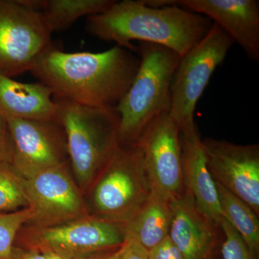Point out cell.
<instances>
[{"label":"cell","mask_w":259,"mask_h":259,"mask_svg":"<svg viewBox=\"0 0 259 259\" xmlns=\"http://www.w3.org/2000/svg\"><path fill=\"white\" fill-rule=\"evenodd\" d=\"M140 58L115 46L100 53H67L51 46L30 72L53 96L90 107H116L139 69Z\"/></svg>","instance_id":"obj_1"},{"label":"cell","mask_w":259,"mask_h":259,"mask_svg":"<svg viewBox=\"0 0 259 259\" xmlns=\"http://www.w3.org/2000/svg\"><path fill=\"white\" fill-rule=\"evenodd\" d=\"M213 22L177 5L155 8L144 0L116 1L101 14L87 18L86 30L105 41L138 51L133 40L158 44L183 56L200 42Z\"/></svg>","instance_id":"obj_2"},{"label":"cell","mask_w":259,"mask_h":259,"mask_svg":"<svg viewBox=\"0 0 259 259\" xmlns=\"http://www.w3.org/2000/svg\"><path fill=\"white\" fill-rule=\"evenodd\" d=\"M139 69L116 107L120 117L119 145L136 146L171 103V86L182 56L168 48L140 42Z\"/></svg>","instance_id":"obj_3"},{"label":"cell","mask_w":259,"mask_h":259,"mask_svg":"<svg viewBox=\"0 0 259 259\" xmlns=\"http://www.w3.org/2000/svg\"><path fill=\"white\" fill-rule=\"evenodd\" d=\"M66 135L68 160L85 193L119 145L120 117L116 107L85 106L54 97Z\"/></svg>","instance_id":"obj_4"},{"label":"cell","mask_w":259,"mask_h":259,"mask_svg":"<svg viewBox=\"0 0 259 259\" xmlns=\"http://www.w3.org/2000/svg\"><path fill=\"white\" fill-rule=\"evenodd\" d=\"M151 190L141 148L118 145L83 198L90 215L124 225L146 201Z\"/></svg>","instance_id":"obj_5"},{"label":"cell","mask_w":259,"mask_h":259,"mask_svg":"<svg viewBox=\"0 0 259 259\" xmlns=\"http://www.w3.org/2000/svg\"><path fill=\"white\" fill-rule=\"evenodd\" d=\"M234 40L217 24L205 37L181 58L171 86L169 115L180 134L196 128V105L213 73L226 59Z\"/></svg>","instance_id":"obj_6"},{"label":"cell","mask_w":259,"mask_h":259,"mask_svg":"<svg viewBox=\"0 0 259 259\" xmlns=\"http://www.w3.org/2000/svg\"><path fill=\"white\" fill-rule=\"evenodd\" d=\"M125 242L123 225L89 214L54 226L25 224L14 245L79 259L121 246Z\"/></svg>","instance_id":"obj_7"},{"label":"cell","mask_w":259,"mask_h":259,"mask_svg":"<svg viewBox=\"0 0 259 259\" xmlns=\"http://www.w3.org/2000/svg\"><path fill=\"white\" fill-rule=\"evenodd\" d=\"M41 15L22 0H0V73L13 78L30 71L53 45Z\"/></svg>","instance_id":"obj_8"},{"label":"cell","mask_w":259,"mask_h":259,"mask_svg":"<svg viewBox=\"0 0 259 259\" xmlns=\"http://www.w3.org/2000/svg\"><path fill=\"white\" fill-rule=\"evenodd\" d=\"M23 185L28 207L32 211L26 224L51 226L89 215L69 160L23 179Z\"/></svg>","instance_id":"obj_9"},{"label":"cell","mask_w":259,"mask_h":259,"mask_svg":"<svg viewBox=\"0 0 259 259\" xmlns=\"http://www.w3.org/2000/svg\"><path fill=\"white\" fill-rule=\"evenodd\" d=\"M11 164L23 179L68 161L66 135L59 120L8 119Z\"/></svg>","instance_id":"obj_10"},{"label":"cell","mask_w":259,"mask_h":259,"mask_svg":"<svg viewBox=\"0 0 259 259\" xmlns=\"http://www.w3.org/2000/svg\"><path fill=\"white\" fill-rule=\"evenodd\" d=\"M207 166L215 183L244 201L259 216V146L213 139L202 141Z\"/></svg>","instance_id":"obj_11"},{"label":"cell","mask_w":259,"mask_h":259,"mask_svg":"<svg viewBox=\"0 0 259 259\" xmlns=\"http://www.w3.org/2000/svg\"><path fill=\"white\" fill-rule=\"evenodd\" d=\"M143 153L151 187L171 202L185 194L178 126L169 112L161 116L137 145Z\"/></svg>","instance_id":"obj_12"},{"label":"cell","mask_w":259,"mask_h":259,"mask_svg":"<svg viewBox=\"0 0 259 259\" xmlns=\"http://www.w3.org/2000/svg\"><path fill=\"white\" fill-rule=\"evenodd\" d=\"M172 5L204 15L259 61V5L255 0H172Z\"/></svg>","instance_id":"obj_13"},{"label":"cell","mask_w":259,"mask_h":259,"mask_svg":"<svg viewBox=\"0 0 259 259\" xmlns=\"http://www.w3.org/2000/svg\"><path fill=\"white\" fill-rule=\"evenodd\" d=\"M173 219L168 238L185 259H214L219 247L221 226L197 207L185 190L171 202Z\"/></svg>","instance_id":"obj_14"},{"label":"cell","mask_w":259,"mask_h":259,"mask_svg":"<svg viewBox=\"0 0 259 259\" xmlns=\"http://www.w3.org/2000/svg\"><path fill=\"white\" fill-rule=\"evenodd\" d=\"M182 180L185 190L197 207L221 226L222 215L215 182L207 166L205 152L197 127L180 134Z\"/></svg>","instance_id":"obj_15"},{"label":"cell","mask_w":259,"mask_h":259,"mask_svg":"<svg viewBox=\"0 0 259 259\" xmlns=\"http://www.w3.org/2000/svg\"><path fill=\"white\" fill-rule=\"evenodd\" d=\"M0 115L5 120H57L50 89L37 81L23 83L0 73Z\"/></svg>","instance_id":"obj_16"},{"label":"cell","mask_w":259,"mask_h":259,"mask_svg":"<svg viewBox=\"0 0 259 259\" xmlns=\"http://www.w3.org/2000/svg\"><path fill=\"white\" fill-rule=\"evenodd\" d=\"M172 219L171 201L151 187L147 199L123 225L125 240L137 241L148 251L168 238Z\"/></svg>","instance_id":"obj_17"},{"label":"cell","mask_w":259,"mask_h":259,"mask_svg":"<svg viewBox=\"0 0 259 259\" xmlns=\"http://www.w3.org/2000/svg\"><path fill=\"white\" fill-rule=\"evenodd\" d=\"M24 4L41 15L49 31L67 30L83 17L101 14L115 0H23Z\"/></svg>","instance_id":"obj_18"},{"label":"cell","mask_w":259,"mask_h":259,"mask_svg":"<svg viewBox=\"0 0 259 259\" xmlns=\"http://www.w3.org/2000/svg\"><path fill=\"white\" fill-rule=\"evenodd\" d=\"M221 215L239 233L250 251L258 256V216L244 201L215 183Z\"/></svg>","instance_id":"obj_19"},{"label":"cell","mask_w":259,"mask_h":259,"mask_svg":"<svg viewBox=\"0 0 259 259\" xmlns=\"http://www.w3.org/2000/svg\"><path fill=\"white\" fill-rule=\"evenodd\" d=\"M28 207L23 179L9 162L0 163V212Z\"/></svg>","instance_id":"obj_20"},{"label":"cell","mask_w":259,"mask_h":259,"mask_svg":"<svg viewBox=\"0 0 259 259\" xmlns=\"http://www.w3.org/2000/svg\"><path fill=\"white\" fill-rule=\"evenodd\" d=\"M32 216L30 207L0 212V259H12L13 247L19 231Z\"/></svg>","instance_id":"obj_21"},{"label":"cell","mask_w":259,"mask_h":259,"mask_svg":"<svg viewBox=\"0 0 259 259\" xmlns=\"http://www.w3.org/2000/svg\"><path fill=\"white\" fill-rule=\"evenodd\" d=\"M224 241L221 245L223 259H258L248 248L239 233L226 219L221 222Z\"/></svg>","instance_id":"obj_22"},{"label":"cell","mask_w":259,"mask_h":259,"mask_svg":"<svg viewBox=\"0 0 259 259\" xmlns=\"http://www.w3.org/2000/svg\"><path fill=\"white\" fill-rule=\"evenodd\" d=\"M148 253L149 259H185L168 237Z\"/></svg>","instance_id":"obj_23"},{"label":"cell","mask_w":259,"mask_h":259,"mask_svg":"<svg viewBox=\"0 0 259 259\" xmlns=\"http://www.w3.org/2000/svg\"><path fill=\"white\" fill-rule=\"evenodd\" d=\"M13 144L8 129V122L0 115V163H11Z\"/></svg>","instance_id":"obj_24"},{"label":"cell","mask_w":259,"mask_h":259,"mask_svg":"<svg viewBox=\"0 0 259 259\" xmlns=\"http://www.w3.org/2000/svg\"><path fill=\"white\" fill-rule=\"evenodd\" d=\"M121 259H149L148 250L137 241L125 240V248Z\"/></svg>","instance_id":"obj_25"},{"label":"cell","mask_w":259,"mask_h":259,"mask_svg":"<svg viewBox=\"0 0 259 259\" xmlns=\"http://www.w3.org/2000/svg\"><path fill=\"white\" fill-rule=\"evenodd\" d=\"M125 248V242L123 245L111 249L97 252L79 259H121Z\"/></svg>","instance_id":"obj_26"},{"label":"cell","mask_w":259,"mask_h":259,"mask_svg":"<svg viewBox=\"0 0 259 259\" xmlns=\"http://www.w3.org/2000/svg\"><path fill=\"white\" fill-rule=\"evenodd\" d=\"M12 259H45V256L38 250L14 245Z\"/></svg>","instance_id":"obj_27"},{"label":"cell","mask_w":259,"mask_h":259,"mask_svg":"<svg viewBox=\"0 0 259 259\" xmlns=\"http://www.w3.org/2000/svg\"><path fill=\"white\" fill-rule=\"evenodd\" d=\"M42 253H44V256H45V259H70L62 256V255L56 254V253H53V252H42Z\"/></svg>","instance_id":"obj_28"}]
</instances>
